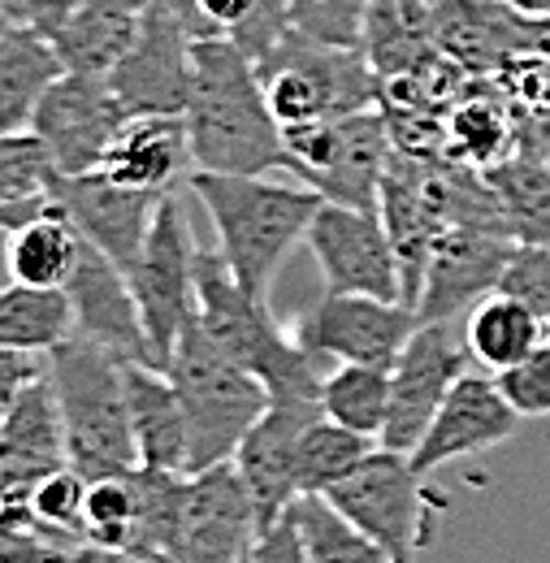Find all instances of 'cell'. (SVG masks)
<instances>
[{
  "label": "cell",
  "mask_w": 550,
  "mask_h": 563,
  "mask_svg": "<svg viewBox=\"0 0 550 563\" xmlns=\"http://www.w3.org/2000/svg\"><path fill=\"white\" fill-rule=\"evenodd\" d=\"M256 74L282 131L382 104V78L360 48L321 44L299 31H286L270 53H261Z\"/></svg>",
  "instance_id": "cell-6"
},
{
  "label": "cell",
  "mask_w": 550,
  "mask_h": 563,
  "mask_svg": "<svg viewBox=\"0 0 550 563\" xmlns=\"http://www.w3.org/2000/svg\"><path fill=\"white\" fill-rule=\"evenodd\" d=\"M516 9H525V13H534V18H547L550 13V0H512Z\"/></svg>",
  "instance_id": "cell-49"
},
{
  "label": "cell",
  "mask_w": 550,
  "mask_h": 563,
  "mask_svg": "<svg viewBox=\"0 0 550 563\" xmlns=\"http://www.w3.org/2000/svg\"><path fill=\"white\" fill-rule=\"evenodd\" d=\"M196 321L221 352L265 382L274 404L321 408V382L330 368L277 325L265 299L239 286L221 252L196 256Z\"/></svg>",
  "instance_id": "cell-3"
},
{
  "label": "cell",
  "mask_w": 550,
  "mask_h": 563,
  "mask_svg": "<svg viewBox=\"0 0 550 563\" xmlns=\"http://www.w3.org/2000/svg\"><path fill=\"white\" fill-rule=\"evenodd\" d=\"M494 382H498L503 399L520 412V421L525 417H534V421L550 417V343L534 347L520 364L494 373Z\"/></svg>",
  "instance_id": "cell-39"
},
{
  "label": "cell",
  "mask_w": 550,
  "mask_h": 563,
  "mask_svg": "<svg viewBox=\"0 0 550 563\" xmlns=\"http://www.w3.org/2000/svg\"><path fill=\"white\" fill-rule=\"evenodd\" d=\"M256 529H261V511L234 460L187 473V511H183V538L174 560L248 563Z\"/></svg>",
  "instance_id": "cell-15"
},
{
  "label": "cell",
  "mask_w": 550,
  "mask_h": 563,
  "mask_svg": "<svg viewBox=\"0 0 550 563\" xmlns=\"http://www.w3.org/2000/svg\"><path fill=\"white\" fill-rule=\"evenodd\" d=\"M547 343H550V321H547Z\"/></svg>",
  "instance_id": "cell-50"
},
{
  "label": "cell",
  "mask_w": 550,
  "mask_h": 563,
  "mask_svg": "<svg viewBox=\"0 0 550 563\" xmlns=\"http://www.w3.org/2000/svg\"><path fill=\"white\" fill-rule=\"evenodd\" d=\"M413 455L373 446L364 464L326 494L346 520H355L391 560H416L429 542V494Z\"/></svg>",
  "instance_id": "cell-9"
},
{
  "label": "cell",
  "mask_w": 550,
  "mask_h": 563,
  "mask_svg": "<svg viewBox=\"0 0 550 563\" xmlns=\"http://www.w3.org/2000/svg\"><path fill=\"white\" fill-rule=\"evenodd\" d=\"M399 563H416V560H399Z\"/></svg>",
  "instance_id": "cell-51"
},
{
  "label": "cell",
  "mask_w": 550,
  "mask_h": 563,
  "mask_svg": "<svg viewBox=\"0 0 550 563\" xmlns=\"http://www.w3.org/2000/svg\"><path fill=\"white\" fill-rule=\"evenodd\" d=\"M48 377L66 424L69 468H78L87 482L139 468L127 364L100 343L69 334L48 352Z\"/></svg>",
  "instance_id": "cell-4"
},
{
  "label": "cell",
  "mask_w": 550,
  "mask_h": 563,
  "mask_svg": "<svg viewBox=\"0 0 550 563\" xmlns=\"http://www.w3.org/2000/svg\"><path fill=\"white\" fill-rule=\"evenodd\" d=\"M66 74V62L48 35L26 22L0 26V135L31 131L44 91Z\"/></svg>",
  "instance_id": "cell-25"
},
{
  "label": "cell",
  "mask_w": 550,
  "mask_h": 563,
  "mask_svg": "<svg viewBox=\"0 0 550 563\" xmlns=\"http://www.w3.org/2000/svg\"><path fill=\"white\" fill-rule=\"evenodd\" d=\"M364 13H369V0H286L290 31L321 44H339V48H360Z\"/></svg>",
  "instance_id": "cell-37"
},
{
  "label": "cell",
  "mask_w": 550,
  "mask_h": 563,
  "mask_svg": "<svg viewBox=\"0 0 550 563\" xmlns=\"http://www.w3.org/2000/svg\"><path fill=\"white\" fill-rule=\"evenodd\" d=\"M416 325H420V312L404 299L326 290L312 308L299 312L290 334L326 368H334V364H382V368H391L395 355L408 347Z\"/></svg>",
  "instance_id": "cell-10"
},
{
  "label": "cell",
  "mask_w": 550,
  "mask_h": 563,
  "mask_svg": "<svg viewBox=\"0 0 550 563\" xmlns=\"http://www.w3.org/2000/svg\"><path fill=\"white\" fill-rule=\"evenodd\" d=\"M127 395H131L139 468L191 473V429L174 377L156 364H127Z\"/></svg>",
  "instance_id": "cell-23"
},
{
  "label": "cell",
  "mask_w": 550,
  "mask_h": 563,
  "mask_svg": "<svg viewBox=\"0 0 550 563\" xmlns=\"http://www.w3.org/2000/svg\"><path fill=\"white\" fill-rule=\"evenodd\" d=\"M139 507H143V468L131 473H109L87 482L82 498V533L91 547L127 555L139 529Z\"/></svg>",
  "instance_id": "cell-35"
},
{
  "label": "cell",
  "mask_w": 550,
  "mask_h": 563,
  "mask_svg": "<svg viewBox=\"0 0 550 563\" xmlns=\"http://www.w3.org/2000/svg\"><path fill=\"white\" fill-rule=\"evenodd\" d=\"M498 290L529 303L542 321H550V247L542 243H516L507 256V269L498 278Z\"/></svg>",
  "instance_id": "cell-40"
},
{
  "label": "cell",
  "mask_w": 550,
  "mask_h": 563,
  "mask_svg": "<svg viewBox=\"0 0 550 563\" xmlns=\"http://www.w3.org/2000/svg\"><path fill=\"white\" fill-rule=\"evenodd\" d=\"M69 308H74V334L100 343L122 364H152L143 317H139L135 290L127 282V269L105 256L100 247H82V261L66 282Z\"/></svg>",
  "instance_id": "cell-20"
},
{
  "label": "cell",
  "mask_w": 550,
  "mask_h": 563,
  "mask_svg": "<svg viewBox=\"0 0 550 563\" xmlns=\"http://www.w3.org/2000/svg\"><path fill=\"white\" fill-rule=\"evenodd\" d=\"M74 563H127V560H122L118 551H105V547H91V542H87V547L74 555Z\"/></svg>",
  "instance_id": "cell-46"
},
{
  "label": "cell",
  "mask_w": 550,
  "mask_h": 563,
  "mask_svg": "<svg viewBox=\"0 0 550 563\" xmlns=\"http://www.w3.org/2000/svg\"><path fill=\"white\" fill-rule=\"evenodd\" d=\"M127 122L131 113L118 100L109 74L66 70L44 91L31 135L44 143L57 174H91Z\"/></svg>",
  "instance_id": "cell-11"
},
{
  "label": "cell",
  "mask_w": 550,
  "mask_h": 563,
  "mask_svg": "<svg viewBox=\"0 0 550 563\" xmlns=\"http://www.w3.org/2000/svg\"><path fill=\"white\" fill-rule=\"evenodd\" d=\"M516 152V100L498 78H473L447 109V161L490 169Z\"/></svg>",
  "instance_id": "cell-24"
},
{
  "label": "cell",
  "mask_w": 550,
  "mask_h": 563,
  "mask_svg": "<svg viewBox=\"0 0 550 563\" xmlns=\"http://www.w3.org/2000/svg\"><path fill=\"white\" fill-rule=\"evenodd\" d=\"M187 187L205 205L230 274L248 295L270 303L282 261L308 239L321 196L304 183H270V174H208V169H191Z\"/></svg>",
  "instance_id": "cell-2"
},
{
  "label": "cell",
  "mask_w": 550,
  "mask_h": 563,
  "mask_svg": "<svg viewBox=\"0 0 550 563\" xmlns=\"http://www.w3.org/2000/svg\"><path fill=\"white\" fill-rule=\"evenodd\" d=\"M22 9H26V0H0V26L22 22Z\"/></svg>",
  "instance_id": "cell-47"
},
{
  "label": "cell",
  "mask_w": 550,
  "mask_h": 563,
  "mask_svg": "<svg viewBox=\"0 0 550 563\" xmlns=\"http://www.w3.org/2000/svg\"><path fill=\"white\" fill-rule=\"evenodd\" d=\"M304 247L312 252L326 290L377 295V299H404L408 303L399 252H395L382 217L373 209H351V205L321 200Z\"/></svg>",
  "instance_id": "cell-12"
},
{
  "label": "cell",
  "mask_w": 550,
  "mask_h": 563,
  "mask_svg": "<svg viewBox=\"0 0 550 563\" xmlns=\"http://www.w3.org/2000/svg\"><path fill=\"white\" fill-rule=\"evenodd\" d=\"M196 239L187 230V217L178 196L169 191L152 217V230L139 247V256L127 265V282L135 290L147 352L156 368H169L183 334L196 321Z\"/></svg>",
  "instance_id": "cell-8"
},
{
  "label": "cell",
  "mask_w": 550,
  "mask_h": 563,
  "mask_svg": "<svg viewBox=\"0 0 550 563\" xmlns=\"http://www.w3.org/2000/svg\"><path fill=\"white\" fill-rule=\"evenodd\" d=\"M469 360L473 355L464 347V334H455L451 321H420L391 364V417L377 446L413 455L451 386L469 373Z\"/></svg>",
  "instance_id": "cell-13"
},
{
  "label": "cell",
  "mask_w": 550,
  "mask_h": 563,
  "mask_svg": "<svg viewBox=\"0 0 550 563\" xmlns=\"http://www.w3.org/2000/svg\"><path fill=\"white\" fill-rule=\"evenodd\" d=\"M74 4L78 0H26V9H22V22L26 26H35L40 35H57L62 26H66V18L74 13Z\"/></svg>",
  "instance_id": "cell-44"
},
{
  "label": "cell",
  "mask_w": 550,
  "mask_h": 563,
  "mask_svg": "<svg viewBox=\"0 0 550 563\" xmlns=\"http://www.w3.org/2000/svg\"><path fill=\"white\" fill-rule=\"evenodd\" d=\"M373 446H377V438L343 429L321 412L299 438V494H330L364 464V455Z\"/></svg>",
  "instance_id": "cell-36"
},
{
  "label": "cell",
  "mask_w": 550,
  "mask_h": 563,
  "mask_svg": "<svg viewBox=\"0 0 550 563\" xmlns=\"http://www.w3.org/2000/svg\"><path fill=\"white\" fill-rule=\"evenodd\" d=\"M0 563H74V551L48 533H0Z\"/></svg>",
  "instance_id": "cell-43"
},
{
  "label": "cell",
  "mask_w": 550,
  "mask_h": 563,
  "mask_svg": "<svg viewBox=\"0 0 550 563\" xmlns=\"http://www.w3.org/2000/svg\"><path fill=\"white\" fill-rule=\"evenodd\" d=\"M433 40L473 78H498L534 48V13L512 0H433Z\"/></svg>",
  "instance_id": "cell-19"
},
{
  "label": "cell",
  "mask_w": 550,
  "mask_h": 563,
  "mask_svg": "<svg viewBox=\"0 0 550 563\" xmlns=\"http://www.w3.org/2000/svg\"><path fill=\"white\" fill-rule=\"evenodd\" d=\"M321 417V408H290L270 404V412L248 429L234 451V468L243 473L248 490L256 498L261 525L282 516L299 498V438Z\"/></svg>",
  "instance_id": "cell-21"
},
{
  "label": "cell",
  "mask_w": 550,
  "mask_h": 563,
  "mask_svg": "<svg viewBox=\"0 0 550 563\" xmlns=\"http://www.w3.org/2000/svg\"><path fill=\"white\" fill-rule=\"evenodd\" d=\"M248 563H308V547H304V533H299L290 507L256 529V542H252Z\"/></svg>",
  "instance_id": "cell-42"
},
{
  "label": "cell",
  "mask_w": 550,
  "mask_h": 563,
  "mask_svg": "<svg viewBox=\"0 0 550 563\" xmlns=\"http://www.w3.org/2000/svg\"><path fill=\"white\" fill-rule=\"evenodd\" d=\"M196 82L183 113L191 161L208 174H274L286 169V140L256 62L230 35H196Z\"/></svg>",
  "instance_id": "cell-1"
},
{
  "label": "cell",
  "mask_w": 550,
  "mask_h": 563,
  "mask_svg": "<svg viewBox=\"0 0 550 563\" xmlns=\"http://www.w3.org/2000/svg\"><path fill=\"white\" fill-rule=\"evenodd\" d=\"M48 174H53V161L31 131L0 135V209L13 200L40 196L48 187Z\"/></svg>",
  "instance_id": "cell-38"
},
{
  "label": "cell",
  "mask_w": 550,
  "mask_h": 563,
  "mask_svg": "<svg viewBox=\"0 0 550 563\" xmlns=\"http://www.w3.org/2000/svg\"><path fill=\"white\" fill-rule=\"evenodd\" d=\"M96 169L113 178L118 187L169 196L183 183V174L196 169L187 122L183 118H131Z\"/></svg>",
  "instance_id": "cell-22"
},
{
  "label": "cell",
  "mask_w": 550,
  "mask_h": 563,
  "mask_svg": "<svg viewBox=\"0 0 550 563\" xmlns=\"http://www.w3.org/2000/svg\"><path fill=\"white\" fill-rule=\"evenodd\" d=\"M48 377V352L0 347V421L22 404V395Z\"/></svg>",
  "instance_id": "cell-41"
},
{
  "label": "cell",
  "mask_w": 550,
  "mask_h": 563,
  "mask_svg": "<svg viewBox=\"0 0 550 563\" xmlns=\"http://www.w3.org/2000/svg\"><path fill=\"white\" fill-rule=\"evenodd\" d=\"M66 464H69L66 424H62L53 377H44L0 421V473L4 477L40 482V477H48V473H57Z\"/></svg>",
  "instance_id": "cell-26"
},
{
  "label": "cell",
  "mask_w": 550,
  "mask_h": 563,
  "mask_svg": "<svg viewBox=\"0 0 550 563\" xmlns=\"http://www.w3.org/2000/svg\"><path fill=\"white\" fill-rule=\"evenodd\" d=\"M53 200V196H48ZM87 239L78 234V225L66 212L53 209L4 230V265H9V282H26V286H57L66 290L74 278L78 261H82Z\"/></svg>",
  "instance_id": "cell-29"
},
{
  "label": "cell",
  "mask_w": 550,
  "mask_h": 563,
  "mask_svg": "<svg viewBox=\"0 0 550 563\" xmlns=\"http://www.w3.org/2000/svg\"><path fill=\"white\" fill-rule=\"evenodd\" d=\"M512 247H516V239L507 230L447 225L429 252L425 282L416 295L420 321H455V312H464L490 290H498Z\"/></svg>",
  "instance_id": "cell-17"
},
{
  "label": "cell",
  "mask_w": 550,
  "mask_h": 563,
  "mask_svg": "<svg viewBox=\"0 0 550 563\" xmlns=\"http://www.w3.org/2000/svg\"><path fill=\"white\" fill-rule=\"evenodd\" d=\"M290 516L304 533L308 563H395L326 494H299L290 503Z\"/></svg>",
  "instance_id": "cell-34"
},
{
  "label": "cell",
  "mask_w": 550,
  "mask_h": 563,
  "mask_svg": "<svg viewBox=\"0 0 550 563\" xmlns=\"http://www.w3.org/2000/svg\"><path fill=\"white\" fill-rule=\"evenodd\" d=\"M165 373L178 386L187 429H191V473L234 460L248 429L274 404L265 382L252 368H243L234 355L221 352L200 330V321H191Z\"/></svg>",
  "instance_id": "cell-5"
},
{
  "label": "cell",
  "mask_w": 550,
  "mask_h": 563,
  "mask_svg": "<svg viewBox=\"0 0 550 563\" xmlns=\"http://www.w3.org/2000/svg\"><path fill=\"white\" fill-rule=\"evenodd\" d=\"M516 424H520V412L503 399L494 373H464L451 386V395L442 399V408L433 412L425 438L416 442V473L433 477L447 464L477 460L485 451L503 446L516 433Z\"/></svg>",
  "instance_id": "cell-16"
},
{
  "label": "cell",
  "mask_w": 550,
  "mask_h": 563,
  "mask_svg": "<svg viewBox=\"0 0 550 563\" xmlns=\"http://www.w3.org/2000/svg\"><path fill=\"white\" fill-rule=\"evenodd\" d=\"M196 31L165 9H147L135 44L109 70V82L131 118H183L196 82Z\"/></svg>",
  "instance_id": "cell-14"
},
{
  "label": "cell",
  "mask_w": 550,
  "mask_h": 563,
  "mask_svg": "<svg viewBox=\"0 0 550 563\" xmlns=\"http://www.w3.org/2000/svg\"><path fill=\"white\" fill-rule=\"evenodd\" d=\"M321 412L364 438H382L386 417H391V368L334 364L321 382Z\"/></svg>",
  "instance_id": "cell-33"
},
{
  "label": "cell",
  "mask_w": 550,
  "mask_h": 563,
  "mask_svg": "<svg viewBox=\"0 0 550 563\" xmlns=\"http://www.w3.org/2000/svg\"><path fill=\"white\" fill-rule=\"evenodd\" d=\"M360 53L382 82L442 53L433 40V0H369Z\"/></svg>",
  "instance_id": "cell-28"
},
{
  "label": "cell",
  "mask_w": 550,
  "mask_h": 563,
  "mask_svg": "<svg viewBox=\"0 0 550 563\" xmlns=\"http://www.w3.org/2000/svg\"><path fill=\"white\" fill-rule=\"evenodd\" d=\"M261 4H265V18L274 22L277 31H286V26H290V22H286V0H261Z\"/></svg>",
  "instance_id": "cell-48"
},
{
  "label": "cell",
  "mask_w": 550,
  "mask_h": 563,
  "mask_svg": "<svg viewBox=\"0 0 550 563\" xmlns=\"http://www.w3.org/2000/svg\"><path fill=\"white\" fill-rule=\"evenodd\" d=\"M542 343H547V321L507 290L482 295L464 317V347L485 373H503V368L520 364Z\"/></svg>",
  "instance_id": "cell-30"
},
{
  "label": "cell",
  "mask_w": 550,
  "mask_h": 563,
  "mask_svg": "<svg viewBox=\"0 0 550 563\" xmlns=\"http://www.w3.org/2000/svg\"><path fill=\"white\" fill-rule=\"evenodd\" d=\"M282 140H286V169L304 187H312L321 200L377 212L382 178L395 156L382 104L326 122L286 126Z\"/></svg>",
  "instance_id": "cell-7"
},
{
  "label": "cell",
  "mask_w": 550,
  "mask_h": 563,
  "mask_svg": "<svg viewBox=\"0 0 550 563\" xmlns=\"http://www.w3.org/2000/svg\"><path fill=\"white\" fill-rule=\"evenodd\" d=\"M156 9H165V13H174L178 22H187L196 35H208V26H205V18H200V4L196 0H152Z\"/></svg>",
  "instance_id": "cell-45"
},
{
  "label": "cell",
  "mask_w": 550,
  "mask_h": 563,
  "mask_svg": "<svg viewBox=\"0 0 550 563\" xmlns=\"http://www.w3.org/2000/svg\"><path fill=\"white\" fill-rule=\"evenodd\" d=\"M74 334L69 295L57 286H0V347L22 352H53Z\"/></svg>",
  "instance_id": "cell-32"
},
{
  "label": "cell",
  "mask_w": 550,
  "mask_h": 563,
  "mask_svg": "<svg viewBox=\"0 0 550 563\" xmlns=\"http://www.w3.org/2000/svg\"><path fill=\"white\" fill-rule=\"evenodd\" d=\"M48 196L78 225V234L91 247H100L105 256H113L122 269L139 256V247L152 230V217L165 200L156 191L118 187L100 169H91V174H57L53 169L48 174Z\"/></svg>",
  "instance_id": "cell-18"
},
{
  "label": "cell",
  "mask_w": 550,
  "mask_h": 563,
  "mask_svg": "<svg viewBox=\"0 0 550 563\" xmlns=\"http://www.w3.org/2000/svg\"><path fill=\"white\" fill-rule=\"evenodd\" d=\"M498 209L507 221V234L516 243H542L550 247V161L534 152H512L507 161L485 169Z\"/></svg>",
  "instance_id": "cell-31"
},
{
  "label": "cell",
  "mask_w": 550,
  "mask_h": 563,
  "mask_svg": "<svg viewBox=\"0 0 550 563\" xmlns=\"http://www.w3.org/2000/svg\"><path fill=\"white\" fill-rule=\"evenodd\" d=\"M152 0H78L66 26L53 35L66 70L109 74L135 44Z\"/></svg>",
  "instance_id": "cell-27"
}]
</instances>
